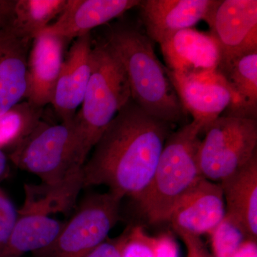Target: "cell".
I'll list each match as a JSON object with an SVG mask.
<instances>
[{
  "instance_id": "6da1fadb",
  "label": "cell",
  "mask_w": 257,
  "mask_h": 257,
  "mask_svg": "<svg viewBox=\"0 0 257 257\" xmlns=\"http://www.w3.org/2000/svg\"><path fill=\"white\" fill-rule=\"evenodd\" d=\"M172 128L130 99L92 149L83 167V185L106 186L135 200L150 184Z\"/></svg>"
},
{
  "instance_id": "7a4b0ae2",
  "label": "cell",
  "mask_w": 257,
  "mask_h": 257,
  "mask_svg": "<svg viewBox=\"0 0 257 257\" xmlns=\"http://www.w3.org/2000/svg\"><path fill=\"white\" fill-rule=\"evenodd\" d=\"M106 41L119 57L130 84L131 99L147 114L174 125L184 109L166 66L155 54L153 42L134 24L111 25Z\"/></svg>"
},
{
  "instance_id": "3957f363",
  "label": "cell",
  "mask_w": 257,
  "mask_h": 257,
  "mask_svg": "<svg viewBox=\"0 0 257 257\" xmlns=\"http://www.w3.org/2000/svg\"><path fill=\"white\" fill-rule=\"evenodd\" d=\"M130 99V84L119 57L106 40H93L90 78L80 110L74 118L77 157L83 165Z\"/></svg>"
},
{
  "instance_id": "277c9868",
  "label": "cell",
  "mask_w": 257,
  "mask_h": 257,
  "mask_svg": "<svg viewBox=\"0 0 257 257\" xmlns=\"http://www.w3.org/2000/svg\"><path fill=\"white\" fill-rule=\"evenodd\" d=\"M202 126L192 122L172 132L146 189L135 199L150 224L167 221L172 208L203 178L199 163Z\"/></svg>"
},
{
  "instance_id": "5b68a950",
  "label": "cell",
  "mask_w": 257,
  "mask_h": 257,
  "mask_svg": "<svg viewBox=\"0 0 257 257\" xmlns=\"http://www.w3.org/2000/svg\"><path fill=\"white\" fill-rule=\"evenodd\" d=\"M18 168L33 174L45 185H55L82 172L76 145L75 124L43 119L28 138L8 155Z\"/></svg>"
},
{
  "instance_id": "8992f818",
  "label": "cell",
  "mask_w": 257,
  "mask_h": 257,
  "mask_svg": "<svg viewBox=\"0 0 257 257\" xmlns=\"http://www.w3.org/2000/svg\"><path fill=\"white\" fill-rule=\"evenodd\" d=\"M122 198L109 192L88 194L76 212L65 221L48 247L36 257H84L105 241L120 219Z\"/></svg>"
},
{
  "instance_id": "52a82bcc",
  "label": "cell",
  "mask_w": 257,
  "mask_h": 257,
  "mask_svg": "<svg viewBox=\"0 0 257 257\" xmlns=\"http://www.w3.org/2000/svg\"><path fill=\"white\" fill-rule=\"evenodd\" d=\"M203 133L199 168L208 180L220 182L257 155V119L220 116Z\"/></svg>"
},
{
  "instance_id": "ba28073f",
  "label": "cell",
  "mask_w": 257,
  "mask_h": 257,
  "mask_svg": "<svg viewBox=\"0 0 257 257\" xmlns=\"http://www.w3.org/2000/svg\"><path fill=\"white\" fill-rule=\"evenodd\" d=\"M206 23L220 48V64L257 51L256 0H217Z\"/></svg>"
},
{
  "instance_id": "9c48e42d",
  "label": "cell",
  "mask_w": 257,
  "mask_h": 257,
  "mask_svg": "<svg viewBox=\"0 0 257 257\" xmlns=\"http://www.w3.org/2000/svg\"><path fill=\"white\" fill-rule=\"evenodd\" d=\"M167 72L184 111L202 126L203 132L234 102V94L218 69L192 74L168 69Z\"/></svg>"
},
{
  "instance_id": "30bf717a",
  "label": "cell",
  "mask_w": 257,
  "mask_h": 257,
  "mask_svg": "<svg viewBox=\"0 0 257 257\" xmlns=\"http://www.w3.org/2000/svg\"><path fill=\"white\" fill-rule=\"evenodd\" d=\"M224 194L219 182L201 179L176 203L166 222L176 232L210 235L224 220Z\"/></svg>"
},
{
  "instance_id": "8fae6325",
  "label": "cell",
  "mask_w": 257,
  "mask_h": 257,
  "mask_svg": "<svg viewBox=\"0 0 257 257\" xmlns=\"http://www.w3.org/2000/svg\"><path fill=\"white\" fill-rule=\"evenodd\" d=\"M217 0H143L138 5L143 30L160 45L176 32L207 22Z\"/></svg>"
},
{
  "instance_id": "7c38bea8",
  "label": "cell",
  "mask_w": 257,
  "mask_h": 257,
  "mask_svg": "<svg viewBox=\"0 0 257 257\" xmlns=\"http://www.w3.org/2000/svg\"><path fill=\"white\" fill-rule=\"evenodd\" d=\"M91 33L75 39L63 61L52 105L61 122L74 121L82 105L91 74Z\"/></svg>"
},
{
  "instance_id": "4fadbf2b",
  "label": "cell",
  "mask_w": 257,
  "mask_h": 257,
  "mask_svg": "<svg viewBox=\"0 0 257 257\" xmlns=\"http://www.w3.org/2000/svg\"><path fill=\"white\" fill-rule=\"evenodd\" d=\"M66 43L62 37L45 30L32 40L28 55L25 99L34 106L44 109L52 104Z\"/></svg>"
},
{
  "instance_id": "5bb4252c",
  "label": "cell",
  "mask_w": 257,
  "mask_h": 257,
  "mask_svg": "<svg viewBox=\"0 0 257 257\" xmlns=\"http://www.w3.org/2000/svg\"><path fill=\"white\" fill-rule=\"evenodd\" d=\"M160 45L166 67L175 73H200L217 69L220 64V48L210 32L185 29L167 37Z\"/></svg>"
},
{
  "instance_id": "9a60e30c",
  "label": "cell",
  "mask_w": 257,
  "mask_h": 257,
  "mask_svg": "<svg viewBox=\"0 0 257 257\" xmlns=\"http://www.w3.org/2000/svg\"><path fill=\"white\" fill-rule=\"evenodd\" d=\"M140 1L67 0L58 18L44 30L62 37L67 43L138 8Z\"/></svg>"
},
{
  "instance_id": "2e32d148",
  "label": "cell",
  "mask_w": 257,
  "mask_h": 257,
  "mask_svg": "<svg viewBox=\"0 0 257 257\" xmlns=\"http://www.w3.org/2000/svg\"><path fill=\"white\" fill-rule=\"evenodd\" d=\"M225 202V217L248 240L257 239V155L219 182Z\"/></svg>"
},
{
  "instance_id": "e0dca14e",
  "label": "cell",
  "mask_w": 257,
  "mask_h": 257,
  "mask_svg": "<svg viewBox=\"0 0 257 257\" xmlns=\"http://www.w3.org/2000/svg\"><path fill=\"white\" fill-rule=\"evenodd\" d=\"M32 42L12 25L0 30V114L25 99Z\"/></svg>"
},
{
  "instance_id": "ac0fdd59",
  "label": "cell",
  "mask_w": 257,
  "mask_h": 257,
  "mask_svg": "<svg viewBox=\"0 0 257 257\" xmlns=\"http://www.w3.org/2000/svg\"><path fill=\"white\" fill-rule=\"evenodd\" d=\"M233 94V104L221 116L257 119V51L221 64L217 68Z\"/></svg>"
},
{
  "instance_id": "d6986e66",
  "label": "cell",
  "mask_w": 257,
  "mask_h": 257,
  "mask_svg": "<svg viewBox=\"0 0 257 257\" xmlns=\"http://www.w3.org/2000/svg\"><path fill=\"white\" fill-rule=\"evenodd\" d=\"M64 224L43 213L18 209V221L0 257H21L45 249L53 243Z\"/></svg>"
},
{
  "instance_id": "ffe728a7",
  "label": "cell",
  "mask_w": 257,
  "mask_h": 257,
  "mask_svg": "<svg viewBox=\"0 0 257 257\" xmlns=\"http://www.w3.org/2000/svg\"><path fill=\"white\" fill-rule=\"evenodd\" d=\"M83 187V171L55 185L26 184L25 201L19 210L37 211L49 216L67 212L74 207Z\"/></svg>"
},
{
  "instance_id": "44dd1931",
  "label": "cell",
  "mask_w": 257,
  "mask_h": 257,
  "mask_svg": "<svg viewBox=\"0 0 257 257\" xmlns=\"http://www.w3.org/2000/svg\"><path fill=\"white\" fill-rule=\"evenodd\" d=\"M43 111L24 99L0 114V150L8 156L16 149L42 121Z\"/></svg>"
},
{
  "instance_id": "7402d4cb",
  "label": "cell",
  "mask_w": 257,
  "mask_h": 257,
  "mask_svg": "<svg viewBox=\"0 0 257 257\" xmlns=\"http://www.w3.org/2000/svg\"><path fill=\"white\" fill-rule=\"evenodd\" d=\"M67 0H15L13 27L23 37L33 40L58 18Z\"/></svg>"
},
{
  "instance_id": "603a6c76",
  "label": "cell",
  "mask_w": 257,
  "mask_h": 257,
  "mask_svg": "<svg viewBox=\"0 0 257 257\" xmlns=\"http://www.w3.org/2000/svg\"><path fill=\"white\" fill-rule=\"evenodd\" d=\"M210 236L212 257H232L246 239L242 232L226 217Z\"/></svg>"
},
{
  "instance_id": "cb8c5ba5",
  "label": "cell",
  "mask_w": 257,
  "mask_h": 257,
  "mask_svg": "<svg viewBox=\"0 0 257 257\" xmlns=\"http://www.w3.org/2000/svg\"><path fill=\"white\" fill-rule=\"evenodd\" d=\"M121 257H155L153 236L147 234L142 226L130 225Z\"/></svg>"
},
{
  "instance_id": "d4e9b609",
  "label": "cell",
  "mask_w": 257,
  "mask_h": 257,
  "mask_svg": "<svg viewBox=\"0 0 257 257\" xmlns=\"http://www.w3.org/2000/svg\"><path fill=\"white\" fill-rule=\"evenodd\" d=\"M18 219V209L0 187V256L9 242Z\"/></svg>"
},
{
  "instance_id": "484cf974",
  "label": "cell",
  "mask_w": 257,
  "mask_h": 257,
  "mask_svg": "<svg viewBox=\"0 0 257 257\" xmlns=\"http://www.w3.org/2000/svg\"><path fill=\"white\" fill-rule=\"evenodd\" d=\"M130 231V225L116 237H108L84 257H121V250Z\"/></svg>"
},
{
  "instance_id": "4316f807",
  "label": "cell",
  "mask_w": 257,
  "mask_h": 257,
  "mask_svg": "<svg viewBox=\"0 0 257 257\" xmlns=\"http://www.w3.org/2000/svg\"><path fill=\"white\" fill-rule=\"evenodd\" d=\"M155 257H179V246L175 239L169 234L154 237Z\"/></svg>"
},
{
  "instance_id": "83f0119b",
  "label": "cell",
  "mask_w": 257,
  "mask_h": 257,
  "mask_svg": "<svg viewBox=\"0 0 257 257\" xmlns=\"http://www.w3.org/2000/svg\"><path fill=\"white\" fill-rule=\"evenodd\" d=\"M187 248V257H212L208 252L200 236L179 231L177 232Z\"/></svg>"
},
{
  "instance_id": "f1b7e54d",
  "label": "cell",
  "mask_w": 257,
  "mask_h": 257,
  "mask_svg": "<svg viewBox=\"0 0 257 257\" xmlns=\"http://www.w3.org/2000/svg\"><path fill=\"white\" fill-rule=\"evenodd\" d=\"M15 5V0H0V30L13 24Z\"/></svg>"
},
{
  "instance_id": "f546056e",
  "label": "cell",
  "mask_w": 257,
  "mask_h": 257,
  "mask_svg": "<svg viewBox=\"0 0 257 257\" xmlns=\"http://www.w3.org/2000/svg\"><path fill=\"white\" fill-rule=\"evenodd\" d=\"M232 257H257L256 241L245 240Z\"/></svg>"
},
{
  "instance_id": "4dcf8cb0",
  "label": "cell",
  "mask_w": 257,
  "mask_h": 257,
  "mask_svg": "<svg viewBox=\"0 0 257 257\" xmlns=\"http://www.w3.org/2000/svg\"><path fill=\"white\" fill-rule=\"evenodd\" d=\"M9 161L6 154L0 150V181L6 178L9 174Z\"/></svg>"
}]
</instances>
